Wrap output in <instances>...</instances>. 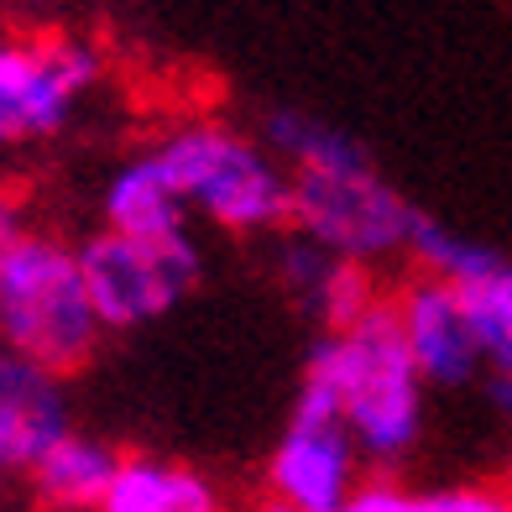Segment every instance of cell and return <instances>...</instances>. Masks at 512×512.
Segmentation results:
<instances>
[{"instance_id": "6", "label": "cell", "mask_w": 512, "mask_h": 512, "mask_svg": "<svg viewBox=\"0 0 512 512\" xmlns=\"http://www.w3.org/2000/svg\"><path fill=\"white\" fill-rule=\"evenodd\" d=\"M105 79L89 37H0V152L53 142Z\"/></svg>"}, {"instance_id": "3", "label": "cell", "mask_w": 512, "mask_h": 512, "mask_svg": "<svg viewBox=\"0 0 512 512\" xmlns=\"http://www.w3.org/2000/svg\"><path fill=\"white\" fill-rule=\"evenodd\" d=\"M157 157L173 173L189 215L225 236H283L293 225V173L262 136L225 121H183L157 136Z\"/></svg>"}, {"instance_id": "9", "label": "cell", "mask_w": 512, "mask_h": 512, "mask_svg": "<svg viewBox=\"0 0 512 512\" xmlns=\"http://www.w3.org/2000/svg\"><path fill=\"white\" fill-rule=\"evenodd\" d=\"M267 267H272V283L283 288V298L319 335L345 330V324H356L371 304H377L366 267L345 262V256H335L330 246H319L309 236H298V230L272 236Z\"/></svg>"}, {"instance_id": "19", "label": "cell", "mask_w": 512, "mask_h": 512, "mask_svg": "<svg viewBox=\"0 0 512 512\" xmlns=\"http://www.w3.org/2000/svg\"><path fill=\"white\" fill-rule=\"evenodd\" d=\"M481 387H486V403H492V413L512 429V371H486Z\"/></svg>"}, {"instance_id": "13", "label": "cell", "mask_w": 512, "mask_h": 512, "mask_svg": "<svg viewBox=\"0 0 512 512\" xmlns=\"http://www.w3.org/2000/svg\"><path fill=\"white\" fill-rule=\"evenodd\" d=\"M256 136H262V147L283 162L293 178L371 168V152L351 131H340L335 121H324L314 110H298V105H267L256 115Z\"/></svg>"}, {"instance_id": "20", "label": "cell", "mask_w": 512, "mask_h": 512, "mask_svg": "<svg viewBox=\"0 0 512 512\" xmlns=\"http://www.w3.org/2000/svg\"><path fill=\"white\" fill-rule=\"evenodd\" d=\"M507 497H512V465H507Z\"/></svg>"}, {"instance_id": "12", "label": "cell", "mask_w": 512, "mask_h": 512, "mask_svg": "<svg viewBox=\"0 0 512 512\" xmlns=\"http://www.w3.org/2000/svg\"><path fill=\"white\" fill-rule=\"evenodd\" d=\"M100 220L121 236H178V230H189V204H183L173 173L162 168L157 147L131 152L121 168H110L100 189Z\"/></svg>"}, {"instance_id": "14", "label": "cell", "mask_w": 512, "mask_h": 512, "mask_svg": "<svg viewBox=\"0 0 512 512\" xmlns=\"http://www.w3.org/2000/svg\"><path fill=\"white\" fill-rule=\"evenodd\" d=\"M100 512H225L220 486L168 455H126Z\"/></svg>"}, {"instance_id": "17", "label": "cell", "mask_w": 512, "mask_h": 512, "mask_svg": "<svg viewBox=\"0 0 512 512\" xmlns=\"http://www.w3.org/2000/svg\"><path fill=\"white\" fill-rule=\"evenodd\" d=\"M345 512H512L507 492L492 486H445V492H408L392 481H366V492Z\"/></svg>"}, {"instance_id": "15", "label": "cell", "mask_w": 512, "mask_h": 512, "mask_svg": "<svg viewBox=\"0 0 512 512\" xmlns=\"http://www.w3.org/2000/svg\"><path fill=\"white\" fill-rule=\"evenodd\" d=\"M455 293L486 356V371H512V256H497L481 277L460 283Z\"/></svg>"}, {"instance_id": "10", "label": "cell", "mask_w": 512, "mask_h": 512, "mask_svg": "<svg viewBox=\"0 0 512 512\" xmlns=\"http://www.w3.org/2000/svg\"><path fill=\"white\" fill-rule=\"evenodd\" d=\"M68 424L63 382L27 366L21 356L0 351V476H32V465L48 455Z\"/></svg>"}, {"instance_id": "11", "label": "cell", "mask_w": 512, "mask_h": 512, "mask_svg": "<svg viewBox=\"0 0 512 512\" xmlns=\"http://www.w3.org/2000/svg\"><path fill=\"white\" fill-rule=\"evenodd\" d=\"M121 450L105 445L100 434L68 429L58 445L32 465L27 476V497L42 512H100L115 476H121Z\"/></svg>"}, {"instance_id": "16", "label": "cell", "mask_w": 512, "mask_h": 512, "mask_svg": "<svg viewBox=\"0 0 512 512\" xmlns=\"http://www.w3.org/2000/svg\"><path fill=\"white\" fill-rule=\"evenodd\" d=\"M408 256L418 262V277H439V283H471V277H481L486 267L497 262V246H486L476 236H465V230L445 225V220H434L418 209V225H413V241H408Z\"/></svg>"}, {"instance_id": "4", "label": "cell", "mask_w": 512, "mask_h": 512, "mask_svg": "<svg viewBox=\"0 0 512 512\" xmlns=\"http://www.w3.org/2000/svg\"><path fill=\"white\" fill-rule=\"evenodd\" d=\"M79 262L105 330H142V324L168 319L204 277V251L194 230L121 236V230L100 225L89 241H79Z\"/></svg>"}, {"instance_id": "8", "label": "cell", "mask_w": 512, "mask_h": 512, "mask_svg": "<svg viewBox=\"0 0 512 512\" xmlns=\"http://www.w3.org/2000/svg\"><path fill=\"white\" fill-rule=\"evenodd\" d=\"M392 304H398L408 356H413L429 392H465V387L486 382V356L471 335L460 293L450 283H439V277H413Z\"/></svg>"}, {"instance_id": "7", "label": "cell", "mask_w": 512, "mask_h": 512, "mask_svg": "<svg viewBox=\"0 0 512 512\" xmlns=\"http://www.w3.org/2000/svg\"><path fill=\"white\" fill-rule=\"evenodd\" d=\"M418 225V204H408L392 183L371 168L351 173H304L293 178V225L298 236L330 246L356 267H377L387 256H408Z\"/></svg>"}, {"instance_id": "5", "label": "cell", "mask_w": 512, "mask_h": 512, "mask_svg": "<svg viewBox=\"0 0 512 512\" xmlns=\"http://www.w3.org/2000/svg\"><path fill=\"white\" fill-rule=\"evenodd\" d=\"M361 450L340 418L335 392L319 377H298V398L267 455V497L283 512H345L361 492Z\"/></svg>"}, {"instance_id": "18", "label": "cell", "mask_w": 512, "mask_h": 512, "mask_svg": "<svg viewBox=\"0 0 512 512\" xmlns=\"http://www.w3.org/2000/svg\"><path fill=\"white\" fill-rule=\"evenodd\" d=\"M27 230H32V225H27V204L0 189V256H6L21 236H27Z\"/></svg>"}, {"instance_id": "1", "label": "cell", "mask_w": 512, "mask_h": 512, "mask_svg": "<svg viewBox=\"0 0 512 512\" xmlns=\"http://www.w3.org/2000/svg\"><path fill=\"white\" fill-rule=\"evenodd\" d=\"M304 377H319L335 392L340 418L351 429L366 465H403L429 429V387L408 356L398 304L377 298L356 324L314 335Z\"/></svg>"}, {"instance_id": "2", "label": "cell", "mask_w": 512, "mask_h": 512, "mask_svg": "<svg viewBox=\"0 0 512 512\" xmlns=\"http://www.w3.org/2000/svg\"><path fill=\"white\" fill-rule=\"evenodd\" d=\"M79 246L48 230H27L0 256V351L21 356L48 377H74L105 340Z\"/></svg>"}]
</instances>
